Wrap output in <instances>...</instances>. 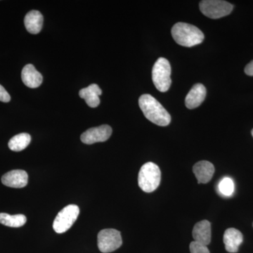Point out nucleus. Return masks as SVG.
I'll return each mask as SVG.
<instances>
[{"label":"nucleus","mask_w":253,"mask_h":253,"mask_svg":"<svg viewBox=\"0 0 253 253\" xmlns=\"http://www.w3.org/2000/svg\"><path fill=\"white\" fill-rule=\"evenodd\" d=\"M171 66L165 58H159L152 70V80L155 86L161 92H166L171 86Z\"/></svg>","instance_id":"nucleus-4"},{"label":"nucleus","mask_w":253,"mask_h":253,"mask_svg":"<svg viewBox=\"0 0 253 253\" xmlns=\"http://www.w3.org/2000/svg\"></svg>","instance_id":"nucleus-24"},{"label":"nucleus","mask_w":253,"mask_h":253,"mask_svg":"<svg viewBox=\"0 0 253 253\" xmlns=\"http://www.w3.org/2000/svg\"><path fill=\"white\" fill-rule=\"evenodd\" d=\"M245 73L249 76H253V60L245 68Z\"/></svg>","instance_id":"nucleus-22"},{"label":"nucleus","mask_w":253,"mask_h":253,"mask_svg":"<svg viewBox=\"0 0 253 253\" xmlns=\"http://www.w3.org/2000/svg\"><path fill=\"white\" fill-rule=\"evenodd\" d=\"M10 100H11V96L9 93L4 89V86L0 84V101L7 103L9 102Z\"/></svg>","instance_id":"nucleus-21"},{"label":"nucleus","mask_w":253,"mask_h":253,"mask_svg":"<svg viewBox=\"0 0 253 253\" xmlns=\"http://www.w3.org/2000/svg\"><path fill=\"white\" fill-rule=\"evenodd\" d=\"M206 96V89L201 83L195 84L186 95L185 104L189 109H194L199 107L204 102Z\"/></svg>","instance_id":"nucleus-10"},{"label":"nucleus","mask_w":253,"mask_h":253,"mask_svg":"<svg viewBox=\"0 0 253 253\" xmlns=\"http://www.w3.org/2000/svg\"><path fill=\"white\" fill-rule=\"evenodd\" d=\"M199 8L205 16L217 19L230 14L234 6L228 1L221 0H204L200 2Z\"/></svg>","instance_id":"nucleus-5"},{"label":"nucleus","mask_w":253,"mask_h":253,"mask_svg":"<svg viewBox=\"0 0 253 253\" xmlns=\"http://www.w3.org/2000/svg\"><path fill=\"white\" fill-rule=\"evenodd\" d=\"M191 253H210L207 246L199 244V243L193 241L189 246Z\"/></svg>","instance_id":"nucleus-20"},{"label":"nucleus","mask_w":253,"mask_h":253,"mask_svg":"<svg viewBox=\"0 0 253 253\" xmlns=\"http://www.w3.org/2000/svg\"><path fill=\"white\" fill-rule=\"evenodd\" d=\"M112 134V128L107 125L90 128L83 133L81 136L82 142L85 144H93L104 142Z\"/></svg>","instance_id":"nucleus-8"},{"label":"nucleus","mask_w":253,"mask_h":253,"mask_svg":"<svg viewBox=\"0 0 253 253\" xmlns=\"http://www.w3.org/2000/svg\"><path fill=\"white\" fill-rule=\"evenodd\" d=\"M21 79L25 85L30 88L39 87L43 81L41 73L38 72L35 66L32 64L26 65L23 68Z\"/></svg>","instance_id":"nucleus-14"},{"label":"nucleus","mask_w":253,"mask_h":253,"mask_svg":"<svg viewBox=\"0 0 253 253\" xmlns=\"http://www.w3.org/2000/svg\"><path fill=\"white\" fill-rule=\"evenodd\" d=\"M98 248L103 253H112L123 244L121 232L116 229H103L97 236Z\"/></svg>","instance_id":"nucleus-7"},{"label":"nucleus","mask_w":253,"mask_h":253,"mask_svg":"<svg viewBox=\"0 0 253 253\" xmlns=\"http://www.w3.org/2000/svg\"><path fill=\"white\" fill-rule=\"evenodd\" d=\"M161 180L159 167L154 163H145L139 170L138 184L140 189L146 193H151L157 189Z\"/></svg>","instance_id":"nucleus-3"},{"label":"nucleus","mask_w":253,"mask_h":253,"mask_svg":"<svg viewBox=\"0 0 253 253\" xmlns=\"http://www.w3.org/2000/svg\"><path fill=\"white\" fill-rule=\"evenodd\" d=\"M27 221V218L23 214H11L0 213V224L9 227L18 228L23 226Z\"/></svg>","instance_id":"nucleus-18"},{"label":"nucleus","mask_w":253,"mask_h":253,"mask_svg":"<svg viewBox=\"0 0 253 253\" xmlns=\"http://www.w3.org/2000/svg\"><path fill=\"white\" fill-rule=\"evenodd\" d=\"M173 39L179 45L191 47L203 42L204 34L199 28L186 23H177L172 28Z\"/></svg>","instance_id":"nucleus-2"},{"label":"nucleus","mask_w":253,"mask_h":253,"mask_svg":"<svg viewBox=\"0 0 253 253\" xmlns=\"http://www.w3.org/2000/svg\"><path fill=\"white\" fill-rule=\"evenodd\" d=\"M224 244L227 252L234 253L239 251V246L244 241L242 233L234 228L226 229L224 234Z\"/></svg>","instance_id":"nucleus-12"},{"label":"nucleus","mask_w":253,"mask_h":253,"mask_svg":"<svg viewBox=\"0 0 253 253\" xmlns=\"http://www.w3.org/2000/svg\"><path fill=\"white\" fill-rule=\"evenodd\" d=\"M139 107L145 117L158 126H168L171 116L157 99L150 94L141 95L139 99Z\"/></svg>","instance_id":"nucleus-1"},{"label":"nucleus","mask_w":253,"mask_h":253,"mask_svg":"<svg viewBox=\"0 0 253 253\" xmlns=\"http://www.w3.org/2000/svg\"><path fill=\"white\" fill-rule=\"evenodd\" d=\"M102 94V91L98 84H91L87 87L82 89L79 95L82 99L85 100L86 104L91 108H96L100 104L99 96Z\"/></svg>","instance_id":"nucleus-15"},{"label":"nucleus","mask_w":253,"mask_h":253,"mask_svg":"<svg viewBox=\"0 0 253 253\" xmlns=\"http://www.w3.org/2000/svg\"><path fill=\"white\" fill-rule=\"evenodd\" d=\"M28 181L27 172L21 169L10 171L1 177V182L4 185L16 189H21L27 186Z\"/></svg>","instance_id":"nucleus-9"},{"label":"nucleus","mask_w":253,"mask_h":253,"mask_svg":"<svg viewBox=\"0 0 253 253\" xmlns=\"http://www.w3.org/2000/svg\"><path fill=\"white\" fill-rule=\"evenodd\" d=\"M26 30L31 34H38L43 26V16L39 11L33 10L28 12L24 18Z\"/></svg>","instance_id":"nucleus-16"},{"label":"nucleus","mask_w":253,"mask_h":253,"mask_svg":"<svg viewBox=\"0 0 253 253\" xmlns=\"http://www.w3.org/2000/svg\"><path fill=\"white\" fill-rule=\"evenodd\" d=\"M251 134H252V136L253 137V129H252V131H251Z\"/></svg>","instance_id":"nucleus-23"},{"label":"nucleus","mask_w":253,"mask_h":253,"mask_svg":"<svg viewBox=\"0 0 253 253\" xmlns=\"http://www.w3.org/2000/svg\"><path fill=\"white\" fill-rule=\"evenodd\" d=\"M193 172L199 184H207L214 175V167L209 161H199L194 165Z\"/></svg>","instance_id":"nucleus-11"},{"label":"nucleus","mask_w":253,"mask_h":253,"mask_svg":"<svg viewBox=\"0 0 253 253\" xmlns=\"http://www.w3.org/2000/svg\"><path fill=\"white\" fill-rule=\"evenodd\" d=\"M193 237L196 242L208 246L211 241V224L208 220L199 221L193 229Z\"/></svg>","instance_id":"nucleus-13"},{"label":"nucleus","mask_w":253,"mask_h":253,"mask_svg":"<svg viewBox=\"0 0 253 253\" xmlns=\"http://www.w3.org/2000/svg\"><path fill=\"white\" fill-rule=\"evenodd\" d=\"M80 214V208L76 205H68L61 210L55 218L53 229L57 234L67 231L77 220Z\"/></svg>","instance_id":"nucleus-6"},{"label":"nucleus","mask_w":253,"mask_h":253,"mask_svg":"<svg viewBox=\"0 0 253 253\" xmlns=\"http://www.w3.org/2000/svg\"><path fill=\"white\" fill-rule=\"evenodd\" d=\"M31 141V136L28 133H21L17 135L13 136L9 141V148L11 151H23L28 147Z\"/></svg>","instance_id":"nucleus-17"},{"label":"nucleus","mask_w":253,"mask_h":253,"mask_svg":"<svg viewBox=\"0 0 253 253\" xmlns=\"http://www.w3.org/2000/svg\"><path fill=\"white\" fill-rule=\"evenodd\" d=\"M219 193L224 196H231L234 194V183L232 179L224 177L220 181L218 185Z\"/></svg>","instance_id":"nucleus-19"}]
</instances>
